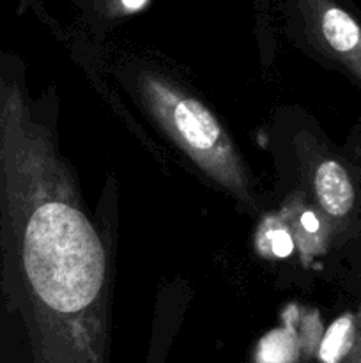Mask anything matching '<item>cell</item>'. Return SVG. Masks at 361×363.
Here are the masks:
<instances>
[{
	"mask_svg": "<svg viewBox=\"0 0 361 363\" xmlns=\"http://www.w3.org/2000/svg\"><path fill=\"white\" fill-rule=\"evenodd\" d=\"M103 2H105L106 7H110L113 13L131 14L147 6L149 0H103Z\"/></svg>",
	"mask_w": 361,
	"mask_h": 363,
	"instance_id": "cell-7",
	"label": "cell"
},
{
	"mask_svg": "<svg viewBox=\"0 0 361 363\" xmlns=\"http://www.w3.org/2000/svg\"><path fill=\"white\" fill-rule=\"evenodd\" d=\"M319 229H321V223H319V218L315 216L314 211H304L303 215L299 216V233L303 230L304 236H314V234L319 233Z\"/></svg>",
	"mask_w": 361,
	"mask_h": 363,
	"instance_id": "cell-8",
	"label": "cell"
},
{
	"mask_svg": "<svg viewBox=\"0 0 361 363\" xmlns=\"http://www.w3.org/2000/svg\"><path fill=\"white\" fill-rule=\"evenodd\" d=\"M21 269L48 363H105L106 257L48 133L18 96L2 108Z\"/></svg>",
	"mask_w": 361,
	"mask_h": 363,
	"instance_id": "cell-1",
	"label": "cell"
},
{
	"mask_svg": "<svg viewBox=\"0 0 361 363\" xmlns=\"http://www.w3.org/2000/svg\"><path fill=\"white\" fill-rule=\"evenodd\" d=\"M258 248L264 255L289 257L294 250V238L283 223L268 220L258 233Z\"/></svg>",
	"mask_w": 361,
	"mask_h": 363,
	"instance_id": "cell-6",
	"label": "cell"
},
{
	"mask_svg": "<svg viewBox=\"0 0 361 363\" xmlns=\"http://www.w3.org/2000/svg\"><path fill=\"white\" fill-rule=\"evenodd\" d=\"M354 344V325L349 315H343L331 325L319 344V358L322 363H342Z\"/></svg>",
	"mask_w": 361,
	"mask_h": 363,
	"instance_id": "cell-5",
	"label": "cell"
},
{
	"mask_svg": "<svg viewBox=\"0 0 361 363\" xmlns=\"http://www.w3.org/2000/svg\"><path fill=\"white\" fill-rule=\"evenodd\" d=\"M315 195L328 215L340 218L354 206V188L345 169L335 160H326L315 170Z\"/></svg>",
	"mask_w": 361,
	"mask_h": 363,
	"instance_id": "cell-3",
	"label": "cell"
},
{
	"mask_svg": "<svg viewBox=\"0 0 361 363\" xmlns=\"http://www.w3.org/2000/svg\"><path fill=\"white\" fill-rule=\"evenodd\" d=\"M138 87L149 112L176 144L216 183L250 201L246 167L211 110L159 74L144 73Z\"/></svg>",
	"mask_w": 361,
	"mask_h": 363,
	"instance_id": "cell-2",
	"label": "cell"
},
{
	"mask_svg": "<svg viewBox=\"0 0 361 363\" xmlns=\"http://www.w3.org/2000/svg\"><path fill=\"white\" fill-rule=\"evenodd\" d=\"M304 350L310 353L306 340L287 323L283 328H276L262 337L255 353V363H297Z\"/></svg>",
	"mask_w": 361,
	"mask_h": 363,
	"instance_id": "cell-4",
	"label": "cell"
}]
</instances>
